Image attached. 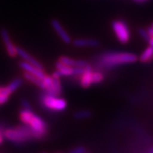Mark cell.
Here are the masks:
<instances>
[{"label": "cell", "mask_w": 153, "mask_h": 153, "mask_svg": "<svg viewBox=\"0 0 153 153\" xmlns=\"http://www.w3.org/2000/svg\"><path fill=\"white\" fill-rule=\"evenodd\" d=\"M59 61L60 62H62V63H63V64L69 66V67H77V62H78V59H72L71 58V57L62 56L59 57Z\"/></svg>", "instance_id": "15"}, {"label": "cell", "mask_w": 153, "mask_h": 153, "mask_svg": "<svg viewBox=\"0 0 153 153\" xmlns=\"http://www.w3.org/2000/svg\"><path fill=\"white\" fill-rule=\"evenodd\" d=\"M134 1L137 2H146L147 0H134Z\"/></svg>", "instance_id": "25"}, {"label": "cell", "mask_w": 153, "mask_h": 153, "mask_svg": "<svg viewBox=\"0 0 153 153\" xmlns=\"http://www.w3.org/2000/svg\"><path fill=\"white\" fill-rule=\"evenodd\" d=\"M112 27L113 29L117 39L121 43L125 44L129 42L131 38V33H130L129 27H127V24L123 20H115L112 23Z\"/></svg>", "instance_id": "5"}, {"label": "cell", "mask_w": 153, "mask_h": 153, "mask_svg": "<svg viewBox=\"0 0 153 153\" xmlns=\"http://www.w3.org/2000/svg\"><path fill=\"white\" fill-rule=\"evenodd\" d=\"M51 24H52V27L56 31V33L58 34V36L60 38V39L63 42L66 43V44H70L71 42V36L66 31V30L63 28V27L62 26V24H60V22L58 20H56V19L52 20Z\"/></svg>", "instance_id": "7"}, {"label": "cell", "mask_w": 153, "mask_h": 153, "mask_svg": "<svg viewBox=\"0 0 153 153\" xmlns=\"http://www.w3.org/2000/svg\"><path fill=\"white\" fill-rule=\"evenodd\" d=\"M149 153H153V147H152V148H151V149H149Z\"/></svg>", "instance_id": "26"}, {"label": "cell", "mask_w": 153, "mask_h": 153, "mask_svg": "<svg viewBox=\"0 0 153 153\" xmlns=\"http://www.w3.org/2000/svg\"><path fill=\"white\" fill-rule=\"evenodd\" d=\"M104 80V75L101 72H93L92 71V81L93 84H99Z\"/></svg>", "instance_id": "19"}, {"label": "cell", "mask_w": 153, "mask_h": 153, "mask_svg": "<svg viewBox=\"0 0 153 153\" xmlns=\"http://www.w3.org/2000/svg\"><path fill=\"white\" fill-rule=\"evenodd\" d=\"M12 93L8 89L7 87H3L0 89V105H2L8 101L10 95Z\"/></svg>", "instance_id": "16"}, {"label": "cell", "mask_w": 153, "mask_h": 153, "mask_svg": "<svg viewBox=\"0 0 153 153\" xmlns=\"http://www.w3.org/2000/svg\"><path fill=\"white\" fill-rule=\"evenodd\" d=\"M42 153H45V152H42Z\"/></svg>", "instance_id": "29"}, {"label": "cell", "mask_w": 153, "mask_h": 153, "mask_svg": "<svg viewBox=\"0 0 153 153\" xmlns=\"http://www.w3.org/2000/svg\"><path fill=\"white\" fill-rule=\"evenodd\" d=\"M2 141H3V135L0 132V144L2 143Z\"/></svg>", "instance_id": "24"}, {"label": "cell", "mask_w": 153, "mask_h": 153, "mask_svg": "<svg viewBox=\"0 0 153 153\" xmlns=\"http://www.w3.org/2000/svg\"><path fill=\"white\" fill-rule=\"evenodd\" d=\"M74 118H76V120L88 119V118H89L91 116V111L85 109V110L77 111V112L74 113Z\"/></svg>", "instance_id": "18"}, {"label": "cell", "mask_w": 153, "mask_h": 153, "mask_svg": "<svg viewBox=\"0 0 153 153\" xmlns=\"http://www.w3.org/2000/svg\"><path fill=\"white\" fill-rule=\"evenodd\" d=\"M0 89H1V87H0Z\"/></svg>", "instance_id": "28"}, {"label": "cell", "mask_w": 153, "mask_h": 153, "mask_svg": "<svg viewBox=\"0 0 153 153\" xmlns=\"http://www.w3.org/2000/svg\"><path fill=\"white\" fill-rule=\"evenodd\" d=\"M0 34L2 37V39L3 41L4 45L6 47V52L10 57H15L17 56V52H16V46L13 43L11 38L10 36L8 30L6 28H2L0 30Z\"/></svg>", "instance_id": "6"}, {"label": "cell", "mask_w": 153, "mask_h": 153, "mask_svg": "<svg viewBox=\"0 0 153 153\" xmlns=\"http://www.w3.org/2000/svg\"><path fill=\"white\" fill-rule=\"evenodd\" d=\"M73 44L76 47H98L99 42L94 38H77L73 42Z\"/></svg>", "instance_id": "10"}, {"label": "cell", "mask_w": 153, "mask_h": 153, "mask_svg": "<svg viewBox=\"0 0 153 153\" xmlns=\"http://www.w3.org/2000/svg\"><path fill=\"white\" fill-rule=\"evenodd\" d=\"M137 60L134 53L126 52H110L104 53L99 59V63L105 67H113L122 64L132 63Z\"/></svg>", "instance_id": "1"}, {"label": "cell", "mask_w": 153, "mask_h": 153, "mask_svg": "<svg viewBox=\"0 0 153 153\" xmlns=\"http://www.w3.org/2000/svg\"><path fill=\"white\" fill-rule=\"evenodd\" d=\"M80 83H81V87L85 88H89L91 85H93L92 70L86 71L82 75H81Z\"/></svg>", "instance_id": "12"}, {"label": "cell", "mask_w": 153, "mask_h": 153, "mask_svg": "<svg viewBox=\"0 0 153 153\" xmlns=\"http://www.w3.org/2000/svg\"><path fill=\"white\" fill-rule=\"evenodd\" d=\"M22 83H23L22 79L16 78L14 79V80H13V81H11V82H10L6 87L8 88V89L10 91V92L13 93V92H14L16 90H17V89L20 88V85H22Z\"/></svg>", "instance_id": "17"}, {"label": "cell", "mask_w": 153, "mask_h": 153, "mask_svg": "<svg viewBox=\"0 0 153 153\" xmlns=\"http://www.w3.org/2000/svg\"><path fill=\"white\" fill-rule=\"evenodd\" d=\"M20 120L36 133L38 139L43 138L47 134L48 127L45 122L39 116L33 113L32 110L23 109L20 113Z\"/></svg>", "instance_id": "2"}, {"label": "cell", "mask_w": 153, "mask_h": 153, "mask_svg": "<svg viewBox=\"0 0 153 153\" xmlns=\"http://www.w3.org/2000/svg\"><path fill=\"white\" fill-rule=\"evenodd\" d=\"M16 52H17V56H19L24 61L28 62L34 67H38L41 70H44L43 66L38 62V60H37L36 59L33 57L31 55L29 54L26 50H24V48H20V47H16Z\"/></svg>", "instance_id": "8"}, {"label": "cell", "mask_w": 153, "mask_h": 153, "mask_svg": "<svg viewBox=\"0 0 153 153\" xmlns=\"http://www.w3.org/2000/svg\"><path fill=\"white\" fill-rule=\"evenodd\" d=\"M138 33H139V34H140V36H141V38L148 42V40L149 39L150 36H149V33H148L147 29L145 30V29H144V28H140L138 30Z\"/></svg>", "instance_id": "20"}, {"label": "cell", "mask_w": 153, "mask_h": 153, "mask_svg": "<svg viewBox=\"0 0 153 153\" xmlns=\"http://www.w3.org/2000/svg\"><path fill=\"white\" fill-rule=\"evenodd\" d=\"M56 71L60 76H67L74 75V67L67 66V65L63 64L59 61H58L56 63Z\"/></svg>", "instance_id": "11"}, {"label": "cell", "mask_w": 153, "mask_h": 153, "mask_svg": "<svg viewBox=\"0 0 153 153\" xmlns=\"http://www.w3.org/2000/svg\"><path fill=\"white\" fill-rule=\"evenodd\" d=\"M19 66H20V67L22 69V70H24V71L30 73L31 74L38 76V78L43 79L45 77V76L46 75L45 74V73L44 70H41V69H39L38 67H34V66L30 64L28 62H25V61L20 62Z\"/></svg>", "instance_id": "9"}, {"label": "cell", "mask_w": 153, "mask_h": 153, "mask_svg": "<svg viewBox=\"0 0 153 153\" xmlns=\"http://www.w3.org/2000/svg\"><path fill=\"white\" fill-rule=\"evenodd\" d=\"M21 105H22L23 106V109H30V110H31V106H30V103H29L28 101L26 100V99H22V100H21Z\"/></svg>", "instance_id": "22"}, {"label": "cell", "mask_w": 153, "mask_h": 153, "mask_svg": "<svg viewBox=\"0 0 153 153\" xmlns=\"http://www.w3.org/2000/svg\"><path fill=\"white\" fill-rule=\"evenodd\" d=\"M86 149L84 146H78L70 151L69 153H86Z\"/></svg>", "instance_id": "21"}, {"label": "cell", "mask_w": 153, "mask_h": 153, "mask_svg": "<svg viewBox=\"0 0 153 153\" xmlns=\"http://www.w3.org/2000/svg\"><path fill=\"white\" fill-rule=\"evenodd\" d=\"M151 26H152V28H153V23H152V24Z\"/></svg>", "instance_id": "27"}, {"label": "cell", "mask_w": 153, "mask_h": 153, "mask_svg": "<svg viewBox=\"0 0 153 153\" xmlns=\"http://www.w3.org/2000/svg\"><path fill=\"white\" fill-rule=\"evenodd\" d=\"M23 76L27 81H30V83H32L34 85H37L38 87H39L40 88H42L43 90V88H44V85H43V81L42 79L38 78V76H34V75L31 74L30 73H27L26 71H24V74H23Z\"/></svg>", "instance_id": "14"}, {"label": "cell", "mask_w": 153, "mask_h": 153, "mask_svg": "<svg viewBox=\"0 0 153 153\" xmlns=\"http://www.w3.org/2000/svg\"><path fill=\"white\" fill-rule=\"evenodd\" d=\"M148 42H149V45L150 46L153 47V37H150L149 39L148 40Z\"/></svg>", "instance_id": "23"}, {"label": "cell", "mask_w": 153, "mask_h": 153, "mask_svg": "<svg viewBox=\"0 0 153 153\" xmlns=\"http://www.w3.org/2000/svg\"><path fill=\"white\" fill-rule=\"evenodd\" d=\"M139 60L141 62H149L153 60V47L149 46L145 48L139 56Z\"/></svg>", "instance_id": "13"}, {"label": "cell", "mask_w": 153, "mask_h": 153, "mask_svg": "<svg viewBox=\"0 0 153 153\" xmlns=\"http://www.w3.org/2000/svg\"><path fill=\"white\" fill-rule=\"evenodd\" d=\"M41 103L44 108L52 111H62L67 106V102L65 99L46 93L41 98Z\"/></svg>", "instance_id": "4"}, {"label": "cell", "mask_w": 153, "mask_h": 153, "mask_svg": "<svg viewBox=\"0 0 153 153\" xmlns=\"http://www.w3.org/2000/svg\"><path fill=\"white\" fill-rule=\"evenodd\" d=\"M3 136L6 139L14 143H24L31 138H38V135L29 126H18L15 128L6 129L3 132Z\"/></svg>", "instance_id": "3"}]
</instances>
